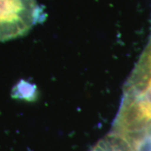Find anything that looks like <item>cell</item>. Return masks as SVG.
<instances>
[{
  "instance_id": "cell-1",
  "label": "cell",
  "mask_w": 151,
  "mask_h": 151,
  "mask_svg": "<svg viewBox=\"0 0 151 151\" xmlns=\"http://www.w3.org/2000/svg\"><path fill=\"white\" fill-rule=\"evenodd\" d=\"M25 0H0V39L15 25L21 16Z\"/></svg>"
},
{
  "instance_id": "cell-2",
  "label": "cell",
  "mask_w": 151,
  "mask_h": 151,
  "mask_svg": "<svg viewBox=\"0 0 151 151\" xmlns=\"http://www.w3.org/2000/svg\"><path fill=\"white\" fill-rule=\"evenodd\" d=\"M91 151H135L133 146L124 138L110 133L93 147Z\"/></svg>"
},
{
  "instance_id": "cell-3",
  "label": "cell",
  "mask_w": 151,
  "mask_h": 151,
  "mask_svg": "<svg viewBox=\"0 0 151 151\" xmlns=\"http://www.w3.org/2000/svg\"><path fill=\"white\" fill-rule=\"evenodd\" d=\"M150 45H151V37H150Z\"/></svg>"
}]
</instances>
